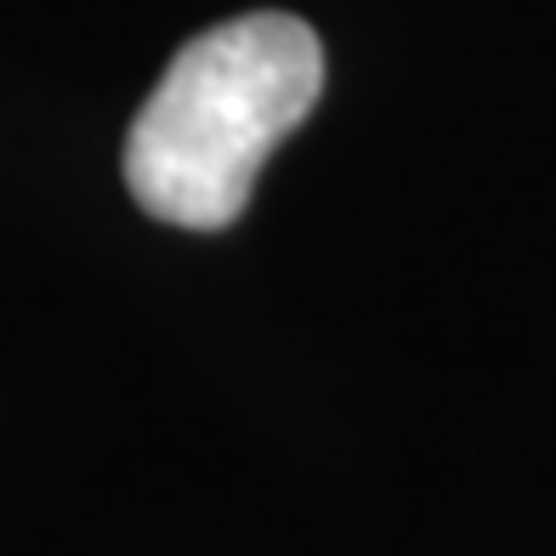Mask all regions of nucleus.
<instances>
[{"label": "nucleus", "mask_w": 556, "mask_h": 556, "mask_svg": "<svg viewBox=\"0 0 556 556\" xmlns=\"http://www.w3.org/2000/svg\"><path fill=\"white\" fill-rule=\"evenodd\" d=\"M324 46L290 12H244L193 35L125 131V188L170 227L222 233L256 193L267 154L307 125Z\"/></svg>", "instance_id": "nucleus-1"}]
</instances>
